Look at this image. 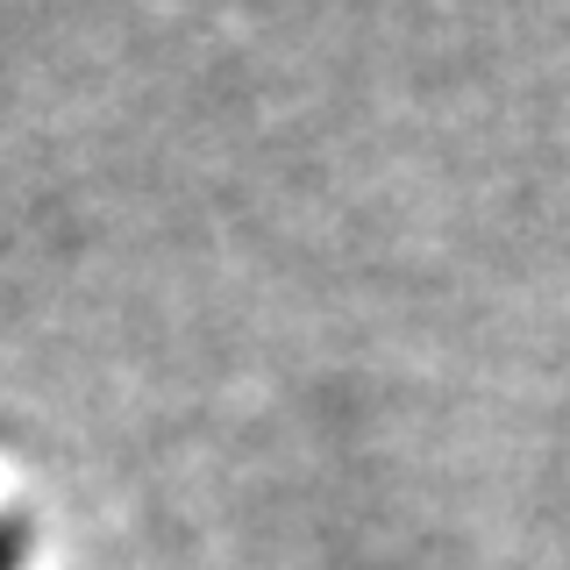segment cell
I'll return each instance as SVG.
<instances>
[{
	"label": "cell",
	"instance_id": "obj_1",
	"mask_svg": "<svg viewBox=\"0 0 570 570\" xmlns=\"http://www.w3.org/2000/svg\"><path fill=\"white\" fill-rule=\"evenodd\" d=\"M14 549H22V534H14V528H0V570H14Z\"/></svg>",
	"mask_w": 570,
	"mask_h": 570
}]
</instances>
